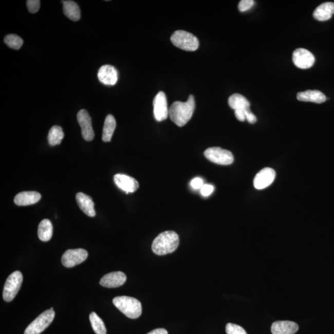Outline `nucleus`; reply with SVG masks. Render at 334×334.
Masks as SVG:
<instances>
[{
    "label": "nucleus",
    "instance_id": "nucleus-9",
    "mask_svg": "<svg viewBox=\"0 0 334 334\" xmlns=\"http://www.w3.org/2000/svg\"><path fill=\"white\" fill-rule=\"evenodd\" d=\"M153 105L154 117L157 121H162L168 118L169 110L165 93L160 91L157 94L154 99Z\"/></svg>",
    "mask_w": 334,
    "mask_h": 334
},
{
    "label": "nucleus",
    "instance_id": "nucleus-18",
    "mask_svg": "<svg viewBox=\"0 0 334 334\" xmlns=\"http://www.w3.org/2000/svg\"><path fill=\"white\" fill-rule=\"evenodd\" d=\"M79 207L84 213L90 217L96 216V212L94 209V203L89 196L83 193H78L76 196Z\"/></svg>",
    "mask_w": 334,
    "mask_h": 334
},
{
    "label": "nucleus",
    "instance_id": "nucleus-22",
    "mask_svg": "<svg viewBox=\"0 0 334 334\" xmlns=\"http://www.w3.org/2000/svg\"><path fill=\"white\" fill-rule=\"evenodd\" d=\"M229 104L233 110H246L250 107V103L244 96L239 94H233L229 99Z\"/></svg>",
    "mask_w": 334,
    "mask_h": 334
},
{
    "label": "nucleus",
    "instance_id": "nucleus-25",
    "mask_svg": "<svg viewBox=\"0 0 334 334\" xmlns=\"http://www.w3.org/2000/svg\"><path fill=\"white\" fill-rule=\"evenodd\" d=\"M64 136L65 135H64L62 127L59 126H53L51 127L49 133H48V143L51 146L59 145L62 142Z\"/></svg>",
    "mask_w": 334,
    "mask_h": 334
},
{
    "label": "nucleus",
    "instance_id": "nucleus-4",
    "mask_svg": "<svg viewBox=\"0 0 334 334\" xmlns=\"http://www.w3.org/2000/svg\"><path fill=\"white\" fill-rule=\"evenodd\" d=\"M171 40L175 47L185 51H196L199 47V41L196 36L184 30L175 31Z\"/></svg>",
    "mask_w": 334,
    "mask_h": 334
},
{
    "label": "nucleus",
    "instance_id": "nucleus-14",
    "mask_svg": "<svg viewBox=\"0 0 334 334\" xmlns=\"http://www.w3.org/2000/svg\"><path fill=\"white\" fill-rule=\"evenodd\" d=\"M126 275L118 271L108 273L101 279L100 284L106 288H117L121 286L126 281Z\"/></svg>",
    "mask_w": 334,
    "mask_h": 334
},
{
    "label": "nucleus",
    "instance_id": "nucleus-2",
    "mask_svg": "<svg viewBox=\"0 0 334 334\" xmlns=\"http://www.w3.org/2000/svg\"><path fill=\"white\" fill-rule=\"evenodd\" d=\"M179 236L174 231H165L154 239L152 250L159 256L170 254L177 250L179 245Z\"/></svg>",
    "mask_w": 334,
    "mask_h": 334
},
{
    "label": "nucleus",
    "instance_id": "nucleus-20",
    "mask_svg": "<svg viewBox=\"0 0 334 334\" xmlns=\"http://www.w3.org/2000/svg\"><path fill=\"white\" fill-rule=\"evenodd\" d=\"M334 14V3L326 2L319 6L314 11L313 17L319 21H326Z\"/></svg>",
    "mask_w": 334,
    "mask_h": 334
},
{
    "label": "nucleus",
    "instance_id": "nucleus-34",
    "mask_svg": "<svg viewBox=\"0 0 334 334\" xmlns=\"http://www.w3.org/2000/svg\"><path fill=\"white\" fill-rule=\"evenodd\" d=\"M235 115L239 121H245L246 120L245 110H238L235 111Z\"/></svg>",
    "mask_w": 334,
    "mask_h": 334
},
{
    "label": "nucleus",
    "instance_id": "nucleus-24",
    "mask_svg": "<svg viewBox=\"0 0 334 334\" xmlns=\"http://www.w3.org/2000/svg\"><path fill=\"white\" fill-rule=\"evenodd\" d=\"M53 235V226L48 219H44L41 221L38 227V236L42 242L50 240Z\"/></svg>",
    "mask_w": 334,
    "mask_h": 334
},
{
    "label": "nucleus",
    "instance_id": "nucleus-12",
    "mask_svg": "<svg viewBox=\"0 0 334 334\" xmlns=\"http://www.w3.org/2000/svg\"><path fill=\"white\" fill-rule=\"evenodd\" d=\"M275 172L271 168L261 171L254 179V187L257 190H263L271 185L275 178Z\"/></svg>",
    "mask_w": 334,
    "mask_h": 334
},
{
    "label": "nucleus",
    "instance_id": "nucleus-21",
    "mask_svg": "<svg viewBox=\"0 0 334 334\" xmlns=\"http://www.w3.org/2000/svg\"><path fill=\"white\" fill-rule=\"evenodd\" d=\"M63 12L67 17L72 21H78L81 18V11L78 5L73 1H63Z\"/></svg>",
    "mask_w": 334,
    "mask_h": 334
},
{
    "label": "nucleus",
    "instance_id": "nucleus-23",
    "mask_svg": "<svg viewBox=\"0 0 334 334\" xmlns=\"http://www.w3.org/2000/svg\"><path fill=\"white\" fill-rule=\"evenodd\" d=\"M117 123L113 115H108L105 118L104 128H103L102 140L110 142L113 136Z\"/></svg>",
    "mask_w": 334,
    "mask_h": 334
},
{
    "label": "nucleus",
    "instance_id": "nucleus-30",
    "mask_svg": "<svg viewBox=\"0 0 334 334\" xmlns=\"http://www.w3.org/2000/svg\"><path fill=\"white\" fill-rule=\"evenodd\" d=\"M254 1L253 0H242L239 3L238 9L239 11H247L253 7Z\"/></svg>",
    "mask_w": 334,
    "mask_h": 334
},
{
    "label": "nucleus",
    "instance_id": "nucleus-15",
    "mask_svg": "<svg viewBox=\"0 0 334 334\" xmlns=\"http://www.w3.org/2000/svg\"><path fill=\"white\" fill-rule=\"evenodd\" d=\"M100 83L108 86H114L118 81V72L114 66L104 65L100 67L98 72Z\"/></svg>",
    "mask_w": 334,
    "mask_h": 334
},
{
    "label": "nucleus",
    "instance_id": "nucleus-6",
    "mask_svg": "<svg viewBox=\"0 0 334 334\" xmlns=\"http://www.w3.org/2000/svg\"><path fill=\"white\" fill-rule=\"evenodd\" d=\"M23 281V276L20 271H15L9 276L5 282L3 297L5 302H10L17 295Z\"/></svg>",
    "mask_w": 334,
    "mask_h": 334
},
{
    "label": "nucleus",
    "instance_id": "nucleus-11",
    "mask_svg": "<svg viewBox=\"0 0 334 334\" xmlns=\"http://www.w3.org/2000/svg\"><path fill=\"white\" fill-rule=\"evenodd\" d=\"M77 119L81 126L82 136L87 141H92L95 135L92 128V120L87 111L83 109L79 112Z\"/></svg>",
    "mask_w": 334,
    "mask_h": 334
},
{
    "label": "nucleus",
    "instance_id": "nucleus-17",
    "mask_svg": "<svg viewBox=\"0 0 334 334\" xmlns=\"http://www.w3.org/2000/svg\"><path fill=\"white\" fill-rule=\"evenodd\" d=\"M41 199V194L35 191H23L15 196L14 202L17 206H26L34 205Z\"/></svg>",
    "mask_w": 334,
    "mask_h": 334
},
{
    "label": "nucleus",
    "instance_id": "nucleus-26",
    "mask_svg": "<svg viewBox=\"0 0 334 334\" xmlns=\"http://www.w3.org/2000/svg\"><path fill=\"white\" fill-rule=\"evenodd\" d=\"M89 320L91 326L96 334H107V329H106L104 321L96 312H91Z\"/></svg>",
    "mask_w": 334,
    "mask_h": 334
},
{
    "label": "nucleus",
    "instance_id": "nucleus-29",
    "mask_svg": "<svg viewBox=\"0 0 334 334\" xmlns=\"http://www.w3.org/2000/svg\"><path fill=\"white\" fill-rule=\"evenodd\" d=\"M27 9L30 13H37L41 7V1L39 0H28L26 2Z\"/></svg>",
    "mask_w": 334,
    "mask_h": 334
},
{
    "label": "nucleus",
    "instance_id": "nucleus-31",
    "mask_svg": "<svg viewBox=\"0 0 334 334\" xmlns=\"http://www.w3.org/2000/svg\"><path fill=\"white\" fill-rule=\"evenodd\" d=\"M214 188L213 186L211 184H204L202 187L200 188V193L203 196H209L213 193Z\"/></svg>",
    "mask_w": 334,
    "mask_h": 334
},
{
    "label": "nucleus",
    "instance_id": "nucleus-5",
    "mask_svg": "<svg viewBox=\"0 0 334 334\" xmlns=\"http://www.w3.org/2000/svg\"><path fill=\"white\" fill-rule=\"evenodd\" d=\"M54 315L53 308L42 312L27 326L24 334H41L52 323Z\"/></svg>",
    "mask_w": 334,
    "mask_h": 334
},
{
    "label": "nucleus",
    "instance_id": "nucleus-16",
    "mask_svg": "<svg viewBox=\"0 0 334 334\" xmlns=\"http://www.w3.org/2000/svg\"><path fill=\"white\" fill-rule=\"evenodd\" d=\"M299 325L293 321H279L271 326L273 334H294L299 330Z\"/></svg>",
    "mask_w": 334,
    "mask_h": 334
},
{
    "label": "nucleus",
    "instance_id": "nucleus-32",
    "mask_svg": "<svg viewBox=\"0 0 334 334\" xmlns=\"http://www.w3.org/2000/svg\"><path fill=\"white\" fill-rule=\"evenodd\" d=\"M245 116L246 120H247L249 123L254 124L256 122L257 118L255 116L254 114H253V112L250 110V108L245 110Z\"/></svg>",
    "mask_w": 334,
    "mask_h": 334
},
{
    "label": "nucleus",
    "instance_id": "nucleus-13",
    "mask_svg": "<svg viewBox=\"0 0 334 334\" xmlns=\"http://www.w3.org/2000/svg\"><path fill=\"white\" fill-rule=\"evenodd\" d=\"M114 181L117 186L127 194L135 192L138 190L139 185L136 179L123 174L114 176Z\"/></svg>",
    "mask_w": 334,
    "mask_h": 334
},
{
    "label": "nucleus",
    "instance_id": "nucleus-28",
    "mask_svg": "<svg viewBox=\"0 0 334 334\" xmlns=\"http://www.w3.org/2000/svg\"><path fill=\"white\" fill-rule=\"evenodd\" d=\"M226 333L227 334H247L244 328L232 323L227 324Z\"/></svg>",
    "mask_w": 334,
    "mask_h": 334
},
{
    "label": "nucleus",
    "instance_id": "nucleus-3",
    "mask_svg": "<svg viewBox=\"0 0 334 334\" xmlns=\"http://www.w3.org/2000/svg\"><path fill=\"white\" fill-rule=\"evenodd\" d=\"M113 303L127 318L136 319L142 314L141 303L135 298L127 296H117L113 300Z\"/></svg>",
    "mask_w": 334,
    "mask_h": 334
},
{
    "label": "nucleus",
    "instance_id": "nucleus-27",
    "mask_svg": "<svg viewBox=\"0 0 334 334\" xmlns=\"http://www.w3.org/2000/svg\"><path fill=\"white\" fill-rule=\"evenodd\" d=\"M4 42L8 46L14 50H19L23 46V40L16 34H9L4 39Z\"/></svg>",
    "mask_w": 334,
    "mask_h": 334
},
{
    "label": "nucleus",
    "instance_id": "nucleus-33",
    "mask_svg": "<svg viewBox=\"0 0 334 334\" xmlns=\"http://www.w3.org/2000/svg\"><path fill=\"white\" fill-rule=\"evenodd\" d=\"M191 187H192L194 189H200L204 185L203 184V181L201 178H194L192 181L191 182Z\"/></svg>",
    "mask_w": 334,
    "mask_h": 334
},
{
    "label": "nucleus",
    "instance_id": "nucleus-10",
    "mask_svg": "<svg viewBox=\"0 0 334 334\" xmlns=\"http://www.w3.org/2000/svg\"><path fill=\"white\" fill-rule=\"evenodd\" d=\"M293 62L298 68L308 69L313 66L315 58L308 50L305 48H298L293 53Z\"/></svg>",
    "mask_w": 334,
    "mask_h": 334
},
{
    "label": "nucleus",
    "instance_id": "nucleus-8",
    "mask_svg": "<svg viewBox=\"0 0 334 334\" xmlns=\"http://www.w3.org/2000/svg\"><path fill=\"white\" fill-rule=\"evenodd\" d=\"M88 253L84 249L78 248L68 250L65 252L62 257L63 265L71 268L83 263L87 259Z\"/></svg>",
    "mask_w": 334,
    "mask_h": 334
},
{
    "label": "nucleus",
    "instance_id": "nucleus-1",
    "mask_svg": "<svg viewBox=\"0 0 334 334\" xmlns=\"http://www.w3.org/2000/svg\"><path fill=\"white\" fill-rule=\"evenodd\" d=\"M194 109L195 100L194 96L190 95L187 102H175L169 108V116L173 122L182 127L192 118Z\"/></svg>",
    "mask_w": 334,
    "mask_h": 334
},
{
    "label": "nucleus",
    "instance_id": "nucleus-7",
    "mask_svg": "<svg viewBox=\"0 0 334 334\" xmlns=\"http://www.w3.org/2000/svg\"><path fill=\"white\" fill-rule=\"evenodd\" d=\"M205 156L211 162L221 165H229L233 162V154L229 151L220 147L208 148L205 151Z\"/></svg>",
    "mask_w": 334,
    "mask_h": 334
},
{
    "label": "nucleus",
    "instance_id": "nucleus-19",
    "mask_svg": "<svg viewBox=\"0 0 334 334\" xmlns=\"http://www.w3.org/2000/svg\"><path fill=\"white\" fill-rule=\"evenodd\" d=\"M297 99L302 102H309L322 104L327 100L326 96L320 90H306L297 94Z\"/></svg>",
    "mask_w": 334,
    "mask_h": 334
},
{
    "label": "nucleus",
    "instance_id": "nucleus-35",
    "mask_svg": "<svg viewBox=\"0 0 334 334\" xmlns=\"http://www.w3.org/2000/svg\"><path fill=\"white\" fill-rule=\"evenodd\" d=\"M147 334H169L167 330L165 329H156L153 330L151 331L150 332H149Z\"/></svg>",
    "mask_w": 334,
    "mask_h": 334
}]
</instances>
